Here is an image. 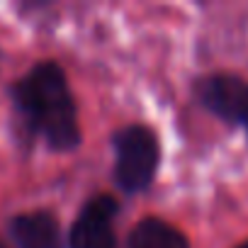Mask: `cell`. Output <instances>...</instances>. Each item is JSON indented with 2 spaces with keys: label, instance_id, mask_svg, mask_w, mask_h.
Segmentation results:
<instances>
[{
  "label": "cell",
  "instance_id": "52a82bcc",
  "mask_svg": "<svg viewBox=\"0 0 248 248\" xmlns=\"http://www.w3.org/2000/svg\"><path fill=\"white\" fill-rule=\"evenodd\" d=\"M236 248H248V241H243L241 246H236Z\"/></svg>",
  "mask_w": 248,
  "mask_h": 248
},
{
  "label": "cell",
  "instance_id": "ba28073f",
  "mask_svg": "<svg viewBox=\"0 0 248 248\" xmlns=\"http://www.w3.org/2000/svg\"><path fill=\"white\" fill-rule=\"evenodd\" d=\"M0 248H5V246H3V243H0Z\"/></svg>",
  "mask_w": 248,
  "mask_h": 248
},
{
  "label": "cell",
  "instance_id": "6da1fadb",
  "mask_svg": "<svg viewBox=\"0 0 248 248\" xmlns=\"http://www.w3.org/2000/svg\"><path fill=\"white\" fill-rule=\"evenodd\" d=\"M13 97L32 129L56 151H71L80 141L76 102L63 71L51 63H37L15 88Z\"/></svg>",
  "mask_w": 248,
  "mask_h": 248
},
{
  "label": "cell",
  "instance_id": "8992f818",
  "mask_svg": "<svg viewBox=\"0 0 248 248\" xmlns=\"http://www.w3.org/2000/svg\"><path fill=\"white\" fill-rule=\"evenodd\" d=\"M129 248H190V246L175 226L149 217L139 221L129 233Z\"/></svg>",
  "mask_w": 248,
  "mask_h": 248
},
{
  "label": "cell",
  "instance_id": "7a4b0ae2",
  "mask_svg": "<svg viewBox=\"0 0 248 248\" xmlns=\"http://www.w3.org/2000/svg\"><path fill=\"white\" fill-rule=\"evenodd\" d=\"M114 151H117V166H114V178L117 183L129 190H144L158 168V139L151 129L146 127H127L114 134Z\"/></svg>",
  "mask_w": 248,
  "mask_h": 248
},
{
  "label": "cell",
  "instance_id": "277c9868",
  "mask_svg": "<svg viewBox=\"0 0 248 248\" xmlns=\"http://www.w3.org/2000/svg\"><path fill=\"white\" fill-rule=\"evenodd\" d=\"M197 95L207 109L226 122L248 119V83L236 76H209L197 85Z\"/></svg>",
  "mask_w": 248,
  "mask_h": 248
},
{
  "label": "cell",
  "instance_id": "3957f363",
  "mask_svg": "<svg viewBox=\"0 0 248 248\" xmlns=\"http://www.w3.org/2000/svg\"><path fill=\"white\" fill-rule=\"evenodd\" d=\"M114 212H117L114 197L100 195L90 200L71 229V248H117L112 229Z\"/></svg>",
  "mask_w": 248,
  "mask_h": 248
},
{
  "label": "cell",
  "instance_id": "9c48e42d",
  "mask_svg": "<svg viewBox=\"0 0 248 248\" xmlns=\"http://www.w3.org/2000/svg\"><path fill=\"white\" fill-rule=\"evenodd\" d=\"M246 124H248V119H246Z\"/></svg>",
  "mask_w": 248,
  "mask_h": 248
},
{
  "label": "cell",
  "instance_id": "5b68a950",
  "mask_svg": "<svg viewBox=\"0 0 248 248\" xmlns=\"http://www.w3.org/2000/svg\"><path fill=\"white\" fill-rule=\"evenodd\" d=\"M10 233L20 248H61L59 221L49 212L17 214L10 221Z\"/></svg>",
  "mask_w": 248,
  "mask_h": 248
}]
</instances>
